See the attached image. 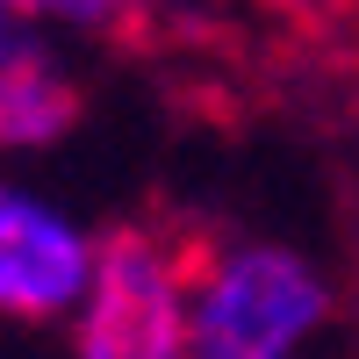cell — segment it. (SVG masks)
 Masks as SVG:
<instances>
[{
  "label": "cell",
  "mask_w": 359,
  "mask_h": 359,
  "mask_svg": "<svg viewBox=\"0 0 359 359\" xmlns=\"http://www.w3.org/2000/svg\"><path fill=\"white\" fill-rule=\"evenodd\" d=\"M331 316V287L280 245L223 252L187 302V359H294Z\"/></svg>",
  "instance_id": "1"
},
{
  "label": "cell",
  "mask_w": 359,
  "mask_h": 359,
  "mask_svg": "<svg viewBox=\"0 0 359 359\" xmlns=\"http://www.w3.org/2000/svg\"><path fill=\"white\" fill-rule=\"evenodd\" d=\"M79 359H187V266L158 230H108L79 294Z\"/></svg>",
  "instance_id": "2"
},
{
  "label": "cell",
  "mask_w": 359,
  "mask_h": 359,
  "mask_svg": "<svg viewBox=\"0 0 359 359\" xmlns=\"http://www.w3.org/2000/svg\"><path fill=\"white\" fill-rule=\"evenodd\" d=\"M94 280V245L57 216L50 201L0 187V316L50 323Z\"/></svg>",
  "instance_id": "3"
},
{
  "label": "cell",
  "mask_w": 359,
  "mask_h": 359,
  "mask_svg": "<svg viewBox=\"0 0 359 359\" xmlns=\"http://www.w3.org/2000/svg\"><path fill=\"white\" fill-rule=\"evenodd\" d=\"M86 94L29 15H0V151H43L79 130Z\"/></svg>",
  "instance_id": "4"
},
{
  "label": "cell",
  "mask_w": 359,
  "mask_h": 359,
  "mask_svg": "<svg viewBox=\"0 0 359 359\" xmlns=\"http://www.w3.org/2000/svg\"><path fill=\"white\" fill-rule=\"evenodd\" d=\"M0 15H29V22H72V29H94L115 22L123 0H0Z\"/></svg>",
  "instance_id": "5"
}]
</instances>
